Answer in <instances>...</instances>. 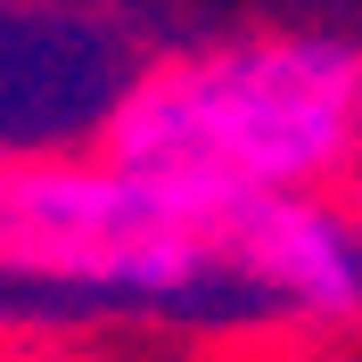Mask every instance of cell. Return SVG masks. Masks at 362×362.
I'll return each instance as SVG.
<instances>
[{
    "label": "cell",
    "instance_id": "obj_1",
    "mask_svg": "<svg viewBox=\"0 0 362 362\" xmlns=\"http://www.w3.org/2000/svg\"><path fill=\"white\" fill-rule=\"evenodd\" d=\"M362 132V49L346 42H239L140 74L107 115L99 157L198 206L313 189Z\"/></svg>",
    "mask_w": 362,
    "mask_h": 362
},
{
    "label": "cell",
    "instance_id": "obj_2",
    "mask_svg": "<svg viewBox=\"0 0 362 362\" xmlns=\"http://www.w3.org/2000/svg\"><path fill=\"white\" fill-rule=\"evenodd\" d=\"M0 288L74 305H189L214 288V206L115 157L0 165Z\"/></svg>",
    "mask_w": 362,
    "mask_h": 362
},
{
    "label": "cell",
    "instance_id": "obj_3",
    "mask_svg": "<svg viewBox=\"0 0 362 362\" xmlns=\"http://www.w3.org/2000/svg\"><path fill=\"white\" fill-rule=\"evenodd\" d=\"M214 288L288 321H362V230L313 189L214 206Z\"/></svg>",
    "mask_w": 362,
    "mask_h": 362
}]
</instances>
